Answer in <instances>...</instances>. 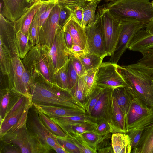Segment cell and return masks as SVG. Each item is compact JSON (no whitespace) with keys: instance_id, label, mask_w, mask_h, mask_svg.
<instances>
[{"instance_id":"cell-12","label":"cell","mask_w":153,"mask_h":153,"mask_svg":"<svg viewBox=\"0 0 153 153\" xmlns=\"http://www.w3.org/2000/svg\"><path fill=\"white\" fill-rule=\"evenodd\" d=\"M116 64L111 62L101 64L99 67L97 76L98 85L114 89L127 86L124 79L117 71Z\"/></svg>"},{"instance_id":"cell-43","label":"cell","mask_w":153,"mask_h":153,"mask_svg":"<svg viewBox=\"0 0 153 153\" xmlns=\"http://www.w3.org/2000/svg\"><path fill=\"white\" fill-rule=\"evenodd\" d=\"M67 74L68 90L70 91L76 84L79 76L74 67L70 56L68 62Z\"/></svg>"},{"instance_id":"cell-6","label":"cell","mask_w":153,"mask_h":153,"mask_svg":"<svg viewBox=\"0 0 153 153\" xmlns=\"http://www.w3.org/2000/svg\"><path fill=\"white\" fill-rule=\"evenodd\" d=\"M27 129L50 151L51 149L58 153H68L58 142L56 137L44 125L33 105L29 108L26 123Z\"/></svg>"},{"instance_id":"cell-3","label":"cell","mask_w":153,"mask_h":153,"mask_svg":"<svg viewBox=\"0 0 153 153\" xmlns=\"http://www.w3.org/2000/svg\"><path fill=\"white\" fill-rule=\"evenodd\" d=\"M14 22L0 15V39L8 49L11 62V72L8 77L9 88L19 93L21 76L25 70L19 56Z\"/></svg>"},{"instance_id":"cell-21","label":"cell","mask_w":153,"mask_h":153,"mask_svg":"<svg viewBox=\"0 0 153 153\" xmlns=\"http://www.w3.org/2000/svg\"><path fill=\"white\" fill-rule=\"evenodd\" d=\"M44 2H36L29 7L26 12L17 20L14 22V27L16 32L21 30L29 37V28L37 12L42 4Z\"/></svg>"},{"instance_id":"cell-49","label":"cell","mask_w":153,"mask_h":153,"mask_svg":"<svg viewBox=\"0 0 153 153\" xmlns=\"http://www.w3.org/2000/svg\"><path fill=\"white\" fill-rule=\"evenodd\" d=\"M74 67L79 77L84 76L86 71L79 59L71 54H70Z\"/></svg>"},{"instance_id":"cell-57","label":"cell","mask_w":153,"mask_h":153,"mask_svg":"<svg viewBox=\"0 0 153 153\" xmlns=\"http://www.w3.org/2000/svg\"><path fill=\"white\" fill-rule=\"evenodd\" d=\"M106 2H110L116 1L117 0H104Z\"/></svg>"},{"instance_id":"cell-4","label":"cell","mask_w":153,"mask_h":153,"mask_svg":"<svg viewBox=\"0 0 153 153\" xmlns=\"http://www.w3.org/2000/svg\"><path fill=\"white\" fill-rule=\"evenodd\" d=\"M119 20H134L147 24L153 19V7L149 0H117L105 4Z\"/></svg>"},{"instance_id":"cell-8","label":"cell","mask_w":153,"mask_h":153,"mask_svg":"<svg viewBox=\"0 0 153 153\" xmlns=\"http://www.w3.org/2000/svg\"><path fill=\"white\" fill-rule=\"evenodd\" d=\"M0 138V140L17 146L21 153H46L50 151L27 129L26 124L10 136Z\"/></svg>"},{"instance_id":"cell-56","label":"cell","mask_w":153,"mask_h":153,"mask_svg":"<svg viewBox=\"0 0 153 153\" xmlns=\"http://www.w3.org/2000/svg\"><path fill=\"white\" fill-rule=\"evenodd\" d=\"M51 0H26V2L29 4L30 6L36 2H46L49 1Z\"/></svg>"},{"instance_id":"cell-9","label":"cell","mask_w":153,"mask_h":153,"mask_svg":"<svg viewBox=\"0 0 153 153\" xmlns=\"http://www.w3.org/2000/svg\"><path fill=\"white\" fill-rule=\"evenodd\" d=\"M103 8V5L98 6L94 22L90 25L85 26L84 28L89 48L88 53L104 58L108 55L105 50L101 25Z\"/></svg>"},{"instance_id":"cell-58","label":"cell","mask_w":153,"mask_h":153,"mask_svg":"<svg viewBox=\"0 0 153 153\" xmlns=\"http://www.w3.org/2000/svg\"><path fill=\"white\" fill-rule=\"evenodd\" d=\"M152 4L153 7V0L151 2Z\"/></svg>"},{"instance_id":"cell-28","label":"cell","mask_w":153,"mask_h":153,"mask_svg":"<svg viewBox=\"0 0 153 153\" xmlns=\"http://www.w3.org/2000/svg\"><path fill=\"white\" fill-rule=\"evenodd\" d=\"M50 118L61 128L72 124L93 121L86 114L81 115L65 116Z\"/></svg>"},{"instance_id":"cell-25","label":"cell","mask_w":153,"mask_h":153,"mask_svg":"<svg viewBox=\"0 0 153 153\" xmlns=\"http://www.w3.org/2000/svg\"><path fill=\"white\" fill-rule=\"evenodd\" d=\"M112 96L115 99L126 119L132 100V95L126 87H120L113 90Z\"/></svg>"},{"instance_id":"cell-22","label":"cell","mask_w":153,"mask_h":153,"mask_svg":"<svg viewBox=\"0 0 153 153\" xmlns=\"http://www.w3.org/2000/svg\"><path fill=\"white\" fill-rule=\"evenodd\" d=\"M153 151V123L143 130L136 147L131 153H152Z\"/></svg>"},{"instance_id":"cell-39","label":"cell","mask_w":153,"mask_h":153,"mask_svg":"<svg viewBox=\"0 0 153 153\" xmlns=\"http://www.w3.org/2000/svg\"><path fill=\"white\" fill-rule=\"evenodd\" d=\"M12 94V91L9 88L1 89L0 117L3 120L10 103Z\"/></svg>"},{"instance_id":"cell-48","label":"cell","mask_w":153,"mask_h":153,"mask_svg":"<svg viewBox=\"0 0 153 153\" xmlns=\"http://www.w3.org/2000/svg\"><path fill=\"white\" fill-rule=\"evenodd\" d=\"M144 129H135L127 133L129 135L131 139L132 150L137 145Z\"/></svg>"},{"instance_id":"cell-23","label":"cell","mask_w":153,"mask_h":153,"mask_svg":"<svg viewBox=\"0 0 153 153\" xmlns=\"http://www.w3.org/2000/svg\"><path fill=\"white\" fill-rule=\"evenodd\" d=\"M111 130V133L112 134L115 133H127L124 115L113 97L112 125Z\"/></svg>"},{"instance_id":"cell-1","label":"cell","mask_w":153,"mask_h":153,"mask_svg":"<svg viewBox=\"0 0 153 153\" xmlns=\"http://www.w3.org/2000/svg\"><path fill=\"white\" fill-rule=\"evenodd\" d=\"M29 94L33 104L53 105L85 110L71 92L47 80L40 73L33 78Z\"/></svg>"},{"instance_id":"cell-33","label":"cell","mask_w":153,"mask_h":153,"mask_svg":"<svg viewBox=\"0 0 153 153\" xmlns=\"http://www.w3.org/2000/svg\"><path fill=\"white\" fill-rule=\"evenodd\" d=\"M78 57L81 61L86 71L99 67L103 59L98 56L86 53Z\"/></svg>"},{"instance_id":"cell-46","label":"cell","mask_w":153,"mask_h":153,"mask_svg":"<svg viewBox=\"0 0 153 153\" xmlns=\"http://www.w3.org/2000/svg\"><path fill=\"white\" fill-rule=\"evenodd\" d=\"M93 131L96 133L101 135H105L111 133L109 123L105 120L98 122Z\"/></svg>"},{"instance_id":"cell-59","label":"cell","mask_w":153,"mask_h":153,"mask_svg":"<svg viewBox=\"0 0 153 153\" xmlns=\"http://www.w3.org/2000/svg\"><path fill=\"white\" fill-rule=\"evenodd\" d=\"M152 153H153V152H152Z\"/></svg>"},{"instance_id":"cell-11","label":"cell","mask_w":153,"mask_h":153,"mask_svg":"<svg viewBox=\"0 0 153 153\" xmlns=\"http://www.w3.org/2000/svg\"><path fill=\"white\" fill-rule=\"evenodd\" d=\"M146 24L134 20L121 21L120 33L115 48L110 59V62L117 64L120 58L128 49L129 42Z\"/></svg>"},{"instance_id":"cell-16","label":"cell","mask_w":153,"mask_h":153,"mask_svg":"<svg viewBox=\"0 0 153 153\" xmlns=\"http://www.w3.org/2000/svg\"><path fill=\"white\" fill-rule=\"evenodd\" d=\"M49 54L55 73L68 62L70 53L65 40L63 27L57 30Z\"/></svg>"},{"instance_id":"cell-50","label":"cell","mask_w":153,"mask_h":153,"mask_svg":"<svg viewBox=\"0 0 153 153\" xmlns=\"http://www.w3.org/2000/svg\"><path fill=\"white\" fill-rule=\"evenodd\" d=\"M137 63L153 69V52L143 56Z\"/></svg>"},{"instance_id":"cell-40","label":"cell","mask_w":153,"mask_h":153,"mask_svg":"<svg viewBox=\"0 0 153 153\" xmlns=\"http://www.w3.org/2000/svg\"><path fill=\"white\" fill-rule=\"evenodd\" d=\"M111 134L102 136L99 135L92 131L80 135L90 146L97 151L98 145L105 139L111 137L112 135H111Z\"/></svg>"},{"instance_id":"cell-13","label":"cell","mask_w":153,"mask_h":153,"mask_svg":"<svg viewBox=\"0 0 153 153\" xmlns=\"http://www.w3.org/2000/svg\"><path fill=\"white\" fill-rule=\"evenodd\" d=\"M33 105L30 100L18 110L6 117L0 124V138L10 136L26 125L29 110Z\"/></svg>"},{"instance_id":"cell-53","label":"cell","mask_w":153,"mask_h":153,"mask_svg":"<svg viewBox=\"0 0 153 153\" xmlns=\"http://www.w3.org/2000/svg\"><path fill=\"white\" fill-rule=\"evenodd\" d=\"M97 153H113L114 151L111 145L98 149Z\"/></svg>"},{"instance_id":"cell-42","label":"cell","mask_w":153,"mask_h":153,"mask_svg":"<svg viewBox=\"0 0 153 153\" xmlns=\"http://www.w3.org/2000/svg\"><path fill=\"white\" fill-rule=\"evenodd\" d=\"M56 137L59 144L68 153H80L77 147L67 136L65 137Z\"/></svg>"},{"instance_id":"cell-24","label":"cell","mask_w":153,"mask_h":153,"mask_svg":"<svg viewBox=\"0 0 153 153\" xmlns=\"http://www.w3.org/2000/svg\"><path fill=\"white\" fill-rule=\"evenodd\" d=\"M111 143L114 153H130L131 152V140L127 134L113 133L111 137Z\"/></svg>"},{"instance_id":"cell-30","label":"cell","mask_w":153,"mask_h":153,"mask_svg":"<svg viewBox=\"0 0 153 153\" xmlns=\"http://www.w3.org/2000/svg\"><path fill=\"white\" fill-rule=\"evenodd\" d=\"M89 2L74 1L67 2L60 5L65 6L69 8L72 12L73 16L75 20L82 26L83 9Z\"/></svg>"},{"instance_id":"cell-29","label":"cell","mask_w":153,"mask_h":153,"mask_svg":"<svg viewBox=\"0 0 153 153\" xmlns=\"http://www.w3.org/2000/svg\"><path fill=\"white\" fill-rule=\"evenodd\" d=\"M97 123L93 121L72 124L61 128L66 134L71 133L80 134L84 133L93 131Z\"/></svg>"},{"instance_id":"cell-37","label":"cell","mask_w":153,"mask_h":153,"mask_svg":"<svg viewBox=\"0 0 153 153\" xmlns=\"http://www.w3.org/2000/svg\"><path fill=\"white\" fill-rule=\"evenodd\" d=\"M106 88L97 85L87 99L84 105L87 115H89L91 113L94 106L103 93Z\"/></svg>"},{"instance_id":"cell-38","label":"cell","mask_w":153,"mask_h":153,"mask_svg":"<svg viewBox=\"0 0 153 153\" xmlns=\"http://www.w3.org/2000/svg\"><path fill=\"white\" fill-rule=\"evenodd\" d=\"M70 139L78 148L80 153H97L94 149L85 140L80 134H66Z\"/></svg>"},{"instance_id":"cell-26","label":"cell","mask_w":153,"mask_h":153,"mask_svg":"<svg viewBox=\"0 0 153 153\" xmlns=\"http://www.w3.org/2000/svg\"><path fill=\"white\" fill-rule=\"evenodd\" d=\"M57 2V0H51L43 3L35 14L33 18L36 22L39 31Z\"/></svg>"},{"instance_id":"cell-10","label":"cell","mask_w":153,"mask_h":153,"mask_svg":"<svg viewBox=\"0 0 153 153\" xmlns=\"http://www.w3.org/2000/svg\"><path fill=\"white\" fill-rule=\"evenodd\" d=\"M103 6L101 22L105 48L107 55L111 56L118 40L121 21L113 16L105 4Z\"/></svg>"},{"instance_id":"cell-44","label":"cell","mask_w":153,"mask_h":153,"mask_svg":"<svg viewBox=\"0 0 153 153\" xmlns=\"http://www.w3.org/2000/svg\"><path fill=\"white\" fill-rule=\"evenodd\" d=\"M39 33L36 22L33 18L29 31V38L31 48L38 44Z\"/></svg>"},{"instance_id":"cell-35","label":"cell","mask_w":153,"mask_h":153,"mask_svg":"<svg viewBox=\"0 0 153 153\" xmlns=\"http://www.w3.org/2000/svg\"><path fill=\"white\" fill-rule=\"evenodd\" d=\"M16 37L19 57L22 59L31 48L29 37L20 30L16 32Z\"/></svg>"},{"instance_id":"cell-5","label":"cell","mask_w":153,"mask_h":153,"mask_svg":"<svg viewBox=\"0 0 153 153\" xmlns=\"http://www.w3.org/2000/svg\"><path fill=\"white\" fill-rule=\"evenodd\" d=\"M50 50L45 45L38 44L31 48L22 61L32 77L39 73L48 81L56 85L55 70L49 54Z\"/></svg>"},{"instance_id":"cell-27","label":"cell","mask_w":153,"mask_h":153,"mask_svg":"<svg viewBox=\"0 0 153 153\" xmlns=\"http://www.w3.org/2000/svg\"><path fill=\"white\" fill-rule=\"evenodd\" d=\"M0 70L2 74L8 77L11 72V62L9 52L2 41L0 39Z\"/></svg>"},{"instance_id":"cell-51","label":"cell","mask_w":153,"mask_h":153,"mask_svg":"<svg viewBox=\"0 0 153 153\" xmlns=\"http://www.w3.org/2000/svg\"><path fill=\"white\" fill-rule=\"evenodd\" d=\"M69 50L70 54L77 57L85 53L84 51L80 46L76 45H73L71 48L69 49Z\"/></svg>"},{"instance_id":"cell-54","label":"cell","mask_w":153,"mask_h":153,"mask_svg":"<svg viewBox=\"0 0 153 153\" xmlns=\"http://www.w3.org/2000/svg\"><path fill=\"white\" fill-rule=\"evenodd\" d=\"M145 29L149 33L153 34V19L146 25Z\"/></svg>"},{"instance_id":"cell-20","label":"cell","mask_w":153,"mask_h":153,"mask_svg":"<svg viewBox=\"0 0 153 153\" xmlns=\"http://www.w3.org/2000/svg\"><path fill=\"white\" fill-rule=\"evenodd\" d=\"M63 28L67 30L71 36L74 45H79L85 53H88L89 48L85 28L75 20L73 15Z\"/></svg>"},{"instance_id":"cell-34","label":"cell","mask_w":153,"mask_h":153,"mask_svg":"<svg viewBox=\"0 0 153 153\" xmlns=\"http://www.w3.org/2000/svg\"><path fill=\"white\" fill-rule=\"evenodd\" d=\"M99 68H97L86 71L84 76L86 86V91L85 96V102L97 85V76Z\"/></svg>"},{"instance_id":"cell-47","label":"cell","mask_w":153,"mask_h":153,"mask_svg":"<svg viewBox=\"0 0 153 153\" xmlns=\"http://www.w3.org/2000/svg\"><path fill=\"white\" fill-rule=\"evenodd\" d=\"M1 141V153H21L19 148L12 143H7Z\"/></svg>"},{"instance_id":"cell-41","label":"cell","mask_w":153,"mask_h":153,"mask_svg":"<svg viewBox=\"0 0 153 153\" xmlns=\"http://www.w3.org/2000/svg\"><path fill=\"white\" fill-rule=\"evenodd\" d=\"M68 62L55 73V79L56 85L62 88L68 90Z\"/></svg>"},{"instance_id":"cell-52","label":"cell","mask_w":153,"mask_h":153,"mask_svg":"<svg viewBox=\"0 0 153 153\" xmlns=\"http://www.w3.org/2000/svg\"><path fill=\"white\" fill-rule=\"evenodd\" d=\"M63 30L64 39L66 45L69 49H71L74 45L72 38L67 30L64 28Z\"/></svg>"},{"instance_id":"cell-14","label":"cell","mask_w":153,"mask_h":153,"mask_svg":"<svg viewBox=\"0 0 153 153\" xmlns=\"http://www.w3.org/2000/svg\"><path fill=\"white\" fill-rule=\"evenodd\" d=\"M113 90L106 88L91 113L88 115L92 121L96 123L102 120L107 121L110 129L112 125Z\"/></svg>"},{"instance_id":"cell-31","label":"cell","mask_w":153,"mask_h":153,"mask_svg":"<svg viewBox=\"0 0 153 153\" xmlns=\"http://www.w3.org/2000/svg\"><path fill=\"white\" fill-rule=\"evenodd\" d=\"M102 0H96L88 3L85 6L83 11L82 26L90 25L94 21L95 12L97 5Z\"/></svg>"},{"instance_id":"cell-17","label":"cell","mask_w":153,"mask_h":153,"mask_svg":"<svg viewBox=\"0 0 153 153\" xmlns=\"http://www.w3.org/2000/svg\"><path fill=\"white\" fill-rule=\"evenodd\" d=\"M129 50L141 53L143 56L153 52V34L143 28L130 40L128 46Z\"/></svg>"},{"instance_id":"cell-45","label":"cell","mask_w":153,"mask_h":153,"mask_svg":"<svg viewBox=\"0 0 153 153\" xmlns=\"http://www.w3.org/2000/svg\"><path fill=\"white\" fill-rule=\"evenodd\" d=\"M60 6L59 14V24L63 27L71 19L72 16L71 10L68 7L63 6Z\"/></svg>"},{"instance_id":"cell-7","label":"cell","mask_w":153,"mask_h":153,"mask_svg":"<svg viewBox=\"0 0 153 153\" xmlns=\"http://www.w3.org/2000/svg\"><path fill=\"white\" fill-rule=\"evenodd\" d=\"M126 122L127 133L135 129H145L153 123V108L133 97Z\"/></svg>"},{"instance_id":"cell-36","label":"cell","mask_w":153,"mask_h":153,"mask_svg":"<svg viewBox=\"0 0 153 153\" xmlns=\"http://www.w3.org/2000/svg\"><path fill=\"white\" fill-rule=\"evenodd\" d=\"M86 91V85L83 76L79 77L76 84L70 91L77 100L84 105Z\"/></svg>"},{"instance_id":"cell-19","label":"cell","mask_w":153,"mask_h":153,"mask_svg":"<svg viewBox=\"0 0 153 153\" xmlns=\"http://www.w3.org/2000/svg\"><path fill=\"white\" fill-rule=\"evenodd\" d=\"M36 109L50 118L65 116H79L86 114L85 110L53 105H33Z\"/></svg>"},{"instance_id":"cell-55","label":"cell","mask_w":153,"mask_h":153,"mask_svg":"<svg viewBox=\"0 0 153 153\" xmlns=\"http://www.w3.org/2000/svg\"><path fill=\"white\" fill-rule=\"evenodd\" d=\"M95 0H57V3L59 5H61L67 2L74 1H91Z\"/></svg>"},{"instance_id":"cell-32","label":"cell","mask_w":153,"mask_h":153,"mask_svg":"<svg viewBox=\"0 0 153 153\" xmlns=\"http://www.w3.org/2000/svg\"><path fill=\"white\" fill-rule=\"evenodd\" d=\"M40 118L48 130L56 137H65L67 134L54 121L43 113L38 111Z\"/></svg>"},{"instance_id":"cell-2","label":"cell","mask_w":153,"mask_h":153,"mask_svg":"<svg viewBox=\"0 0 153 153\" xmlns=\"http://www.w3.org/2000/svg\"><path fill=\"white\" fill-rule=\"evenodd\" d=\"M116 67L132 96L153 108V69L137 62L124 66L116 64Z\"/></svg>"},{"instance_id":"cell-15","label":"cell","mask_w":153,"mask_h":153,"mask_svg":"<svg viewBox=\"0 0 153 153\" xmlns=\"http://www.w3.org/2000/svg\"><path fill=\"white\" fill-rule=\"evenodd\" d=\"M60 6L57 2L45 22L40 28L38 43L50 48L53 42L57 30L61 27L59 24Z\"/></svg>"},{"instance_id":"cell-18","label":"cell","mask_w":153,"mask_h":153,"mask_svg":"<svg viewBox=\"0 0 153 153\" xmlns=\"http://www.w3.org/2000/svg\"><path fill=\"white\" fill-rule=\"evenodd\" d=\"M1 13L4 17L15 22L25 13L30 7L26 0H3Z\"/></svg>"}]
</instances>
